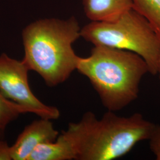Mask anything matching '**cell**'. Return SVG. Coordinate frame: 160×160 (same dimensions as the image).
Masks as SVG:
<instances>
[{"mask_svg":"<svg viewBox=\"0 0 160 160\" xmlns=\"http://www.w3.org/2000/svg\"><path fill=\"white\" fill-rule=\"evenodd\" d=\"M30 113L27 108L8 99L0 92V132L20 114Z\"/></svg>","mask_w":160,"mask_h":160,"instance_id":"10","label":"cell"},{"mask_svg":"<svg viewBox=\"0 0 160 160\" xmlns=\"http://www.w3.org/2000/svg\"><path fill=\"white\" fill-rule=\"evenodd\" d=\"M82 4L92 22H113L133 8L132 0H82Z\"/></svg>","mask_w":160,"mask_h":160,"instance_id":"7","label":"cell"},{"mask_svg":"<svg viewBox=\"0 0 160 160\" xmlns=\"http://www.w3.org/2000/svg\"><path fill=\"white\" fill-rule=\"evenodd\" d=\"M59 133L51 120L40 118L26 126L10 147L12 160H28L38 145L55 141Z\"/></svg>","mask_w":160,"mask_h":160,"instance_id":"6","label":"cell"},{"mask_svg":"<svg viewBox=\"0 0 160 160\" xmlns=\"http://www.w3.org/2000/svg\"><path fill=\"white\" fill-rule=\"evenodd\" d=\"M76 70L89 80L103 106L114 112L137 99L141 80L149 73L137 53L102 46H94L87 57H79Z\"/></svg>","mask_w":160,"mask_h":160,"instance_id":"2","label":"cell"},{"mask_svg":"<svg viewBox=\"0 0 160 160\" xmlns=\"http://www.w3.org/2000/svg\"><path fill=\"white\" fill-rule=\"evenodd\" d=\"M133 8L142 15L160 38V0H132Z\"/></svg>","mask_w":160,"mask_h":160,"instance_id":"9","label":"cell"},{"mask_svg":"<svg viewBox=\"0 0 160 160\" xmlns=\"http://www.w3.org/2000/svg\"><path fill=\"white\" fill-rule=\"evenodd\" d=\"M157 74L158 75V77H159L160 83V52L159 58H158V66H157Z\"/></svg>","mask_w":160,"mask_h":160,"instance_id":"13","label":"cell"},{"mask_svg":"<svg viewBox=\"0 0 160 160\" xmlns=\"http://www.w3.org/2000/svg\"><path fill=\"white\" fill-rule=\"evenodd\" d=\"M81 37L94 46L135 53L145 61L151 74H157L160 38L133 8L113 22H91L81 29Z\"/></svg>","mask_w":160,"mask_h":160,"instance_id":"4","label":"cell"},{"mask_svg":"<svg viewBox=\"0 0 160 160\" xmlns=\"http://www.w3.org/2000/svg\"><path fill=\"white\" fill-rule=\"evenodd\" d=\"M64 131L54 142L38 145L28 160H76L73 145Z\"/></svg>","mask_w":160,"mask_h":160,"instance_id":"8","label":"cell"},{"mask_svg":"<svg viewBox=\"0 0 160 160\" xmlns=\"http://www.w3.org/2000/svg\"><path fill=\"white\" fill-rule=\"evenodd\" d=\"M149 148L156 160H160V125H155L154 131L148 140Z\"/></svg>","mask_w":160,"mask_h":160,"instance_id":"11","label":"cell"},{"mask_svg":"<svg viewBox=\"0 0 160 160\" xmlns=\"http://www.w3.org/2000/svg\"><path fill=\"white\" fill-rule=\"evenodd\" d=\"M81 28L74 17L68 20H40L23 30L24 57L29 70L40 75L46 86L64 82L76 70L79 57L72 45L81 37Z\"/></svg>","mask_w":160,"mask_h":160,"instance_id":"3","label":"cell"},{"mask_svg":"<svg viewBox=\"0 0 160 160\" xmlns=\"http://www.w3.org/2000/svg\"><path fill=\"white\" fill-rule=\"evenodd\" d=\"M0 160H12L10 147L6 141L0 140Z\"/></svg>","mask_w":160,"mask_h":160,"instance_id":"12","label":"cell"},{"mask_svg":"<svg viewBox=\"0 0 160 160\" xmlns=\"http://www.w3.org/2000/svg\"><path fill=\"white\" fill-rule=\"evenodd\" d=\"M154 124L139 113L122 117L108 111L100 119L87 112L65 131L76 152V160H112L123 157L137 143L149 140Z\"/></svg>","mask_w":160,"mask_h":160,"instance_id":"1","label":"cell"},{"mask_svg":"<svg viewBox=\"0 0 160 160\" xmlns=\"http://www.w3.org/2000/svg\"><path fill=\"white\" fill-rule=\"evenodd\" d=\"M28 66L2 53L0 56V92L7 98L27 108L30 113L40 118L57 120L60 112L55 106L42 102L32 92L29 86Z\"/></svg>","mask_w":160,"mask_h":160,"instance_id":"5","label":"cell"}]
</instances>
